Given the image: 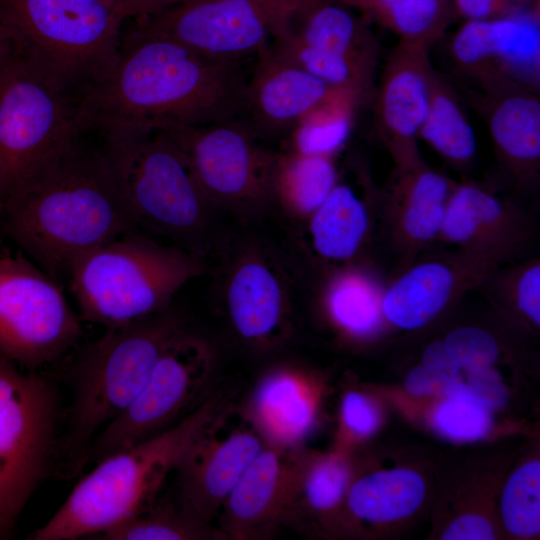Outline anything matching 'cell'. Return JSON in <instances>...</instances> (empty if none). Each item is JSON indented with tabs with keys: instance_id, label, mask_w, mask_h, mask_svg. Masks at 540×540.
<instances>
[{
	"instance_id": "1",
	"label": "cell",
	"mask_w": 540,
	"mask_h": 540,
	"mask_svg": "<svg viewBox=\"0 0 540 540\" xmlns=\"http://www.w3.org/2000/svg\"><path fill=\"white\" fill-rule=\"evenodd\" d=\"M240 62L204 56L169 37L125 23L117 61L79 101L86 131L205 125L244 109Z\"/></svg>"
},
{
	"instance_id": "2",
	"label": "cell",
	"mask_w": 540,
	"mask_h": 540,
	"mask_svg": "<svg viewBox=\"0 0 540 540\" xmlns=\"http://www.w3.org/2000/svg\"><path fill=\"white\" fill-rule=\"evenodd\" d=\"M6 234L57 282L86 253L136 230L97 138L83 137L0 210Z\"/></svg>"
},
{
	"instance_id": "3",
	"label": "cell",
	"mask_w": 540,
	"mask_h": 540,
	"mask_svg": "<svg viewBox=\"0 0 540 540\" xmlns=\"http://www.w3.org/2000/svg\"><path fill=\"white\" fill-rule=\"evenodd\" d=\"M230 405L223 391H212L179 423L101 459L29 539L95 536L145 510L192 444Z\"/></svg>"
},
{
	"instance_id": "4",
	"label": "cell",
	"mask_w": 540,
	"mask_h": 540,
	"mask_svg": "<svg viewBox=\"0 0 540 540\" xmlns=\"http://www.w3.org/2000/svg\"><path fill=\"white\" fill-rule=\"evenodd\" d=\"M113 171L136 230L203 259L222 240L186 159L159 128L91 132Z\"/></svg>"
},
{
	"instance_id": "5",
	"label": "cell",
	"mask_w": 540,
	"mask_h": 540,
	"mask_svg": "<svg viewBox=\"0 0 540 540\" xmlns=\"http://www.w3.org/2000/svg\"><path fill=\"white\" fill-rule=\"evenodd\" d=\"M205 270V259L133 230L83 255L67 279L82 319L111 329L168 309Z\"/></svg>"
},
{
	"instance_id": "6",
	"label": "cell",
	"mask_w": 540,
	"mask_h": 540,
	"mask_svg": "<svg viewBox=\"0 0 540 540\" xmlns=\"http://www.w3.org/2000/svg\"><path fill=\"white\" fill-rule=\"evenodd\" d=\"M16 49L77 102L111 72L127 20L113 0H0Z\"/></svg>"
},
{
	"instance_id": "7",
	"label": "cell",
	"mask_w": 540,
	"mask_h": 540,
	"mask_svg": "<svg viewBox=\"0 0 540 540\" xmlns=\"http://www.w3.org/2000/svg\"><path fill=\"white\" fill-rule=\"evenodd\" d=\"M171 307L106 333L80 353L72 373L73 399L65 452L74 470L95 437L136 398L166 346L184 329Z\"/></svg>"
},
{
	"instance_id": "8",
	"label": "cell",
	"mask_w": 540,
	"mask_h": 540,
	"mask_svg": "<svg viewBox=\"0 0 540 540\" xmlns=\"http://www.w3.org/2000/svg\"><path fill=\"white\" fill-rule=\"evenodd\" d=\"M85 133L77 100L16 50L0 74V210Z\"/></svg>"
},
{
	"instance_id": "9",
	"label": "cell",
	"mask_w": 540,
	"mask_h": 540,
	"mask_svg": "<svg viewBox=\"0 0 540 540\" xmlns=\"http://www.w3.org/2000/svg\"><path fill=\"white\" fill-rule=\"evenodd\" d=\"M57 417L52 384L0 358V539L12 535L49 468Z\"/></svg>"
},
{
	"instance_id": "10",
	"label": "cell",
	"mask_w": 540,
	"mask_h": 540,
	"mask_svg": "<svg viewBox=\"0 0 540 540\" xmlns=\"http://www.w3.org/2000/svg\"><path fill=\"white\" fill-rule=\"evenodd\" d=\"M159 129L183 154L216 212H227L249 223L271 211L270 185L276 152L262 147L249 126L235 119Z\"/></svg>"
},
{
	"instance_id": "11",
	"label": "cell",
	"mask_w": 540,
	"mask_h": 540,
	"mask_svg": "<svg viewBox=\"0 0 540 540\" xmlns=\"http://www.w3.org/2000/svg\"><path fill=\"white\" fill-rule=\"evenodd\" d=\"M213 345L186 328L163 350L142 390L95 437L85 463L98 462L179 423L212 392Z\"/></svg>"
},
{
	"instance_id": "12",
	"label": "cell",
	"mask_w": 540,
	"mask_h": 540,
	"mask_svg": "<svg viewBox=\"0 0 540 540\" xmlns=\"http://www.w3.org/2000/svg\"><path fill=\"white\" fill-rule=\"evenodd\" d=\"M224 246L218 294L230 328L254 352L277 350L293 330L295 277L290 265L254 236L237 237Z\"/></svg>"
},
{
	"instance_id": "13",
	"label": "cell",
	"mask_w": 540,
	"mask_h": 540,
	"mask_svg": "<svg viewBox=\"0 0 540 540\" xmlns=\"http://www.w3.org/2000/svg\"><path fill=\"white\" fill-rule=\"evenodd\" d=\"M80 335V320L58 282L22 255H0V358L36 372Z\"/></svg>"
},
{
	"instance_id": "14",
	"label": "cell",
	"mask_w": 540,
	"mask_h": 540,
	"mask_svg": "<svg viewBox=\"0 0 540 540\" xmlns=\"http://www.w3.org/2000/svg\"><path fill=\"white\" fill-rule=\"evenodd\" d=\"M307 0H184L130 20L218 60L258 57Z\"/></svg>"
},
{
	"instance_id": "15",
	"label": "cell",
	"mask_w": 540,
	"mask_h": 540,
	"mask_svg": "<svg viewBox=\"0 0 540 540\" xmlns=\"http://www.w3.org/2000/svg\"><path fill=\"white\" fill-rule=\"evenodd\" d=\"M232 406L192 444L176 468L178 503L194 519L212 526L234 485L265 443Z\"/></svg>"
},
{
	"instance_id": "16",
	"label": "cell",
	"mask_w": 540,
	"mask_h": 540,
	"mask_svg": "<svg viewBox=\"0 0 540 540\" xmlns=\"http://www.w3.org/2000/svg\"><path fill=\"white\" fill-rule=\"evenodd\" d=\"M538 4L491 20L465 21L450 41L456 66L475 84L499 81L539 86Z\"/></svg>"
},
{
	"instance_id": "17",
	"label": "cell",
	"mask_w": 540,
	"mask_h": 540,
	"mask_svg": "<svg viewBox=\"0 0 540 540\" xmlns=\"http://www.w3.org/2000/svg\"><path fill=\"white\" fill-rule=\"evenodd\" d=\"M430 47L398 42L389 54L371 99L374 128L395 168L421 164L418 140L430 98Z\"/></svg>"
},
{
	"instance_id": "18",
	"label": "cell",
	"mask_w": 540,
	"mask_h": 540,
	"mask_svg": "<svg viewBox=\"0 0 540 540\" xmlns=\"http://www.w3.org/2000/svg\"><path fill=\"white\" fill-rule=\"evenodd\" d=\"M502 264L459 249L413 262L384 291V319L403 330L424 327L464 294L479 289L486 277Z\"/></svg>"
},
{
	"instance_id": "19",
	"label": "cell",
	"mask_w": 540,
	"mask_h": 540,
	"mask_svg": "<svg viewBox=\"0 0 540 540\" xmlns=\"http://www.w3.org/2000/svg\"><path fill=\"white\" fill-rule=\"evenodd\" d=\"M324 392L318 372L282 361L260 375L240 414L266 445L297 450L317 425Z\"/></svg>"
},
{
	"instance_id": "20",
	"label": "cell",
	"mask_w": 540,
	"mask_h": 540,
	"mask_svg": "<svg viewBox=\"0 0 540 540\" xmlns=\"http://www.w3.org/2000/svg\"><path fill=\"white\" fill-rule=\"evenodd\" d=\"M534 222L513 201L476 182L456 183L439 238L457 249L507 263L521 257Z\"/></svg>"
},
{
	"instance_id": "21",
	"label": "cell",
	"mask_w": 540,
	"mask_h": 540,
	"mask_svg": "<svg viewBox=\"0 0 540 540\" xmlns=\"http://www.w3.org/2000/svg\"><path fill=\"white\" fill-rule=\"evenodd\" d=\"M295 451L265 444L253 458L216 517L223 539H263L285 525Z\"/></svg>"
},
{
	"instance_id": "22",
	"label": "cell",
	"mask_w": 540,
	"mask_h": 540,
	"mask_svg": "<svg viewBox=\"0 0 540 540\" xmlns=\"http://www.w3.org/2000/svg\"><path fill=\"white\" fill-rule=\"evenodd\" d=\"M479 87L471 100L486 123L498 160L518 187L533 186L540 168V101L536 90L510 81Z\"/></svg>"
},
{
	"instance_id": "23",
	"label": "cell",
	"mask_w": 540,
	"mask_h": 540,
	"mask_svg": "<svg viewBox=\"0 0 540 540\" xmlns=\"http://www.w3.org/2000/svg\"><path fill=\"white\" fill-rule=\"evenodd\" d=\"M429 481L412 464L357 471L344 506L341 535L377 534L414 519L429 496Z\"/></svg>"
},
{
	"instance_id": "24",
	"label": "cell",
	"mask_w": 540,
	"mask_h": 540,
	"mask_svg": "<svg viewBox=\"0 0 540 540\" xmlns=\"http://www.w3.org/2000/svg\"><path fill=\"white\" fill-rule=\"evenodd\" d=\"M457 182L429 167L395 168L385 193L387 223L406 267L439 238L446 208Z\"/></svg>"
},
{
	"instance_id": "25",
	"label": "cell",
	"mask_w": 540,
	"mask_h": 540,
	"mask_svg": "<svg viewBox=\"0 0 540 540\" xmlns=\"http://www.w3.org/2000/svg\"><path fill=\"white\" fill-rule=\"evenodd\" d=\"M352 454L336 449L295 451L285 526L341 535L347 492L354 476Z\"/></svg>"
},
{
	"instance_id": "26",
	"label": "cell",
	"mask_w": 540,
	"mask_h": 540,
	"mask_svg": "<svg viewBox=\"0 0 540 540\" xmlns=\"http://www.w3.org/2000/svg\"><path fill=\"white\" fill-rule=\"evenodd\" d=\"M246 83L244 109L256 134L291 131L332 89L269 47Z\"/></svg>"
},
{
	"instance_id": "27",
	"label": "cell",
	"mask_w": 540,
	"mask_h": 540,
	"mask_svg": "<svg viewBox=\"0 0 540 540\" xmlns=\"http://www.w3.org/2000/svg\"><path fill=\"white\" fill-rule=\"evenodd\" d=\"M366 196L337 182L323 203L298 227L297 242L310 258L336 267L353 262L371 229Z\"/></svg>"
},
{
	"instance_id": "28",
	"label": "cell",
	"mask_w": 540,
	"mask_h": 540,
	"mask_svg": "<svg viewBox=\"0 0 540 540\" xmlns=\"http://www.w3.org/2000/svg\"><path fill=\"white\" fill-rule=\"evenodd\" d=\"M277 37L377 67L379 45L367 21L338 0H307Z\"/></svg>"
},
{
	"instance_id": "29",
	"label": "cell",
	"mask_w": 540,
	"mask_h": 540,
	"mask_svg": "<svg viewBox=\"0 0 540 540\" xmlns=\"http://www.w3.org/2000/svg\"><path fill=\"white\" fill-rule=\"evenodd\" d=\"M335 270L320 293L323 316L346 341L360 343L373 338L386 322L384 292L367 270L353 262Z\"/></svg>"
},
{
	"instance_id": "30",
	"label": "cell",
	"mask_w": 540,
	"mask_h": 540,
	"mask_svg": "<svg viewBox=\"0 0 540 540\" xmlns=\"http://www.w3.org/2000/svg\"><path fill=\"white\" fill-rule=\"evenodd\" d=\"M338 181L334 157L302 155L290 150L276 152L270 185L271 210L299 227Z\"/></svg>"
},
{
	"instance_id": "31",
	"label": "cell",
	"mask_w": 540,
	"mask_h": 540,
	"mask_svg": "<svg viewBox=\"0 0 540 540\" xmlns=\"http://www.w3.org/2000/svg\"><path fill=\"white\" fill-rule=\"evenodd\" d=\"M419 139L459 168L469 165L477 151L474 129L455 90L435 69L431 75L429 106Z\"/></svg>"
},
{
	"instance_id": "32",
	"label": "cell",
	"mask_w": 540,
	"mask_h": 540,
	"mask_svg": "<svg viewBox=\"0 0 540 540\" xmlns=\"http://www.w3.org/2000/svg\"><path fill=\"white\" fill-rule=\"evenodd\" d=\"M394 33L400 42L432 47L457 16L451 0H338Z\"/></svg>"
},
{
	"instance_id": "33",
	"label": "cell",
	"mask_w": 540,
	"mask_h": 540,
	"mask_svg": "<svg viewBox=\"0 0 540 540\" xmlns=\"http://www.w3.org/2000/svg\"><path fill=\"white\" fill-rule=\"evenodd\" d=\"M363 99L353 91L332 88L290 131L288 150L309 156L334 157L348 141Z\"/></svg>"
},
{
	"instance_id": "34",
	"label": "cell",
	"mask_w": 540,
	"mask_h": 540,
	"mask_svg": "<svg viewBox=\"0 0 540 540\" xmlns=\"http://www.w3.org/2000/svg\"><path fill=\"white\" fill-rule=\"evenodd\" d=\"M502 536L536 539L540 533V461L535 452L523 456L505 473L496 499Z\"/></svg>"
},
{
	"instance_id": "35",
	"label": "cell",
	"mask_w": 540,
	"mask_h": 540,
	"mask_svg": "<svg viewBox=\"0 0 540 540\" xmlns=\"http://www.w3.org/2000/svg\"><path fill=\"white\" fill-rule=\"evenodd\" d=\"M504 474L481 476L466 491L453 492L450 508L440 517L433 536L443 540H491L502 536L496 499Z\"/></svg>"
},
{
	"instance_id": "36",
	"label": "cell",
	"mask_w": 540,
	"mask_h": 540,
	"mask_svg": "<svg viewBox=\"0 0 540 540\" xmlns=\"http://www.w3.org/2000/svg\"><path fill=\"white\" fill-rule=\"evenodd\" d=\"M494 306L533 330L540 326V261L519 258L496 267L479 287Z\"/></svg>"
},
{
	"instance_id": "37",
	"label": "cell",
	"mask_w": 540,
	"mask_h": 540,
	"mask_svg": "<svg viewBox=\"0 0 540 540\" xmlns=\"http://www.w3.org/2000/svg\"><path fill=\"white\" fill-rule=\"evenodd\" d=\"M433 398L436 401L428 413V424L443 439L473 443L488 438L493 432L497 411L462 383L448 385Z\"/></svg>"
},
{
	"instance_id": "38",
	"label": "cell",
	"mask_w": 540,
	"mask_h": 540,
	"mask_svg": "<svg viewBox=\"0 0 540 540\" xmlns=\"http://www.w3.org/2000/svg\"><path fill=\"white\" fill-rule=\"evenodd\" d=\"M505 356L504 345L494 333L480 326L466 325L428 344L420 362L467 372L498 366Z\"/></svg>"
},
{
	"instance_id": "39",
	"label": "cell",
	"mask_w": 540,
	"mask_h": 540,
	"mask_svg": "<svg viewBox=\"0 0 540 540\" xmlns=\"http://www.w3.org/2000/svg\"><path fill=\"white\" fill-rule=\"evenodd\" d=\"M94 537L101 540L223 539L216 528L189 515L180 504L154 503L135 516Z\"/></svg>"
},
{
	"instance_id": "40",
	"label": "cell",
	"mask_w": 540,
	"mask_h": 540,
	"mask_svg": "<svg viewBox=\"0 0 540 540\" xmlns=\"http://www.w3.org/2000/svg\"><path fill=\"white\" fill-rule=\"evenodd\" d=\"M382 423V409L366 389L350 387L340 399L338 430L333 449L352 454L360 443L368 440Z\"/></svg>"
},
{
	"instance_id": "41",
	"label": "cell",
	"mask_w": 540,
	"mask_h": 540,
	"mask_svg": "<svg viewBox=\"0 0 540 540\" xmlns=\"http://www.w3.org/2000/svg\"><path fill=\"white\" fill-rule=\"evenodd\" d=\"M456 15L468 20H491L505 17L520 9L508 0H451Z\"/></svg>"
},
{
	"instance_id": "42",
	"label": "cell",
	"mask_w": 540,
	"mask_h": 540,
	"mask_svg": "<svg viewBox=\"0 0 540 540\" xmlns=\"http://www.w3.org/2000/svg\"><path fill=\"white\" fill-rule=\"evenodd\" d=\"M182 1L184 0H117V5L124 18L129 21L152 16Z\"/></svg>"
},
{
	"instance_id": "43",
	"label": "cell",
	"mask_w": 540,
	"mask_h": 540,
	"mask_svg": "<svg viewBox=\"0 0 540 540\" xmlns=\"http://www.w3.org/2000/svg\"><path fill=\"white\" fill-rule=\"evenodd\" d=\"M13 35L0 17V74L16 53Z\"/></svg>"
},
{
	"instance_id": "44",
	"label": "cell",
	"mask_w": 540,
	"mask_h": 540,
	"mask_svg": "<svg viewBox=\"0 0 540 540\" xmlns=\"http://www.w3.org/2000/svg\"><path fill=\"white\" fill-rule=\"evenodd\" d=\"M508 1L512 2L513 4H515L520 9L530 8V7H532L531 4L536 5V3H535L536 0H508Z\"/></svg>"
},
{
	"instance_id": "45",
	"label": "cell",
	"mask_w": 540,
	"mask_h": 540,
	"mask_svg": "<svg viewBox=\"0 0 540 540\" xmlns=\"http://www.w3.org/2000/svg\"><path fill=\"white\" fill-rule=\"evenodd\" d=\"M113 1H116V2H117V0H113Z\"/></svg>"
}]
</instances>
